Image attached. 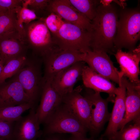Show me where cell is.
Here are the masks:
<instances>
[{"mask_svg": "<svg viewBox=\"0 0 140 140\" xmlns=\"http://www.w3.org/2000/svg\"><path fill=\"white\" fill-rule=\"evenodd\" d=\"M119 10L114 4L97 6L96 14L91 21L90 48L92 50L113 54L115 52L114 40L116 34Z\"/></svg>", "mask_w": 140, "mask_h": 140, "instance_id": "1", "label": "cell"}, {"mask_svg": "<svg viewBox=\"0 0 140 140\" xmlns=\"http://www.w3.org/2000/svg\"><path fill=\"white\" fill-rule=\"evenodd\" d=\"M120 7L116 34L114 40L115 52L124 48L132 51L140 38V9Z\"/></svg>", "mask_w": 140, "mask_h": 140, "instance_id": "2", "label": "cell"}, {"mask_svg": "<svg viewBox=\"0 0 140 140\" xmlns=\"http://www.w3.org/2000/svg\"><path fill=\"white\" fill-rule=\"evenodd\" d=\"M23 26L22 40L38 58L42 60L57 47L43 18Z\"/></svg>", "mask_w": 140, "mask_h": 140, "instance_id": "3", "label": "cell"}, {"mask_svg": "<svg viewBox=\"0 0 140 140\" xmlns=\"http://www.w3.org/2000/svg\"><path fill=\"white\" fill-rule=\"evenodd\" d=\"M44 134H69L86 137L87 129L68 107L62 103L54 114L45 124Z\"/></svg>", "mask_w": 140, "mask_h": 140, "instance_id": "4", "label": "cell"}, {"mask_svg": "<svg viewBox=\"0 0 140 140\" xmlns=\"http://www.w3.org/2000/svg\"><path fill=\"white\" fill-rule=\"evenodd\" d=\"M42 60L39 58L27 60L18 72L11 78L21 85L31 101L36 104L40 99L45 80L42 76Z\"/></svg>", "mask_w": 140, "mask_h": 140, "instance_id": "5", "label": "cell"}, {"mask_svg": "<svg viewBox=\"0 0 140 140\" xmlns=\"http://www.w3.org/2000/svg\"><path fill=\"white\" fill-rule=\"evenodd\" d=\"M52 37L57 46L62 50L83 53L91 50V33L71 23L65 22Z\"/></svg>", "mask_w": 140, "mask_h": 140, "instance_id": "6", "label": "cell"}, {"mask_svg": "<svg viewBox=\"0 0 140 140\" xmlns=\"http://www.w3.org/2000/svg\"><path fill=\"white\" fill-rule=\"evenodd\" d=\"M84 53L65 50L57 47L42 59L45 80L52 79L57 73L75 63L82 61Z\"/></svg>", "mask_w": 140, "mask_h": 140, "instance_id": "7", "label": "cell"}, {"mask_svg": "<svg viewBox=\"0 0 140 140\" xmlns=\"http://www.w3.org/2000/svg\"><path fill=\"white\" fill-rule=\"evenodd\" d=\"M82 61L98 74L118 84L120 71L106 52L88 50L84 53Z\"/></svg>", "mask_w": 140, "mask_h": 140, "instance_id": "8", "label": "cell"}, {"mask_svg": "<svg viewBox=\"0 0 140 140\" xmlns=\"http://www.w3.org/2000/svg\"><path fill=\"white\" fill-rule=\"evenodd\" d=\"M45 81L42 88L40 102L36 112L40 124H45L62 102V97L54 88L51 79Z\"/></svg>", "mask_w": 140, "mask_h": 140, "instance_id": "9", "label": "cell"}, {"mask_svg": "<svg viewBox=\"0 0 140 140\" xmlns=\"http://www.w3.org/2000/svg\"><path fill=\"white\" fill-rule=\"evenodd\" d=\"M82 95L90 100L94 106L92 111L89 131L91 137L94 138L109 120L111 113L108 111V103L110 101L108 98L103 99L100 93L86 88Z\"/></svg>", "mask_w": 140, "mask_h": 140, "instance_id": "10", "label": "cell"}, {"mask_svg": "<svg viewBox=\"0 0 140 140\" xmlns=\"http://www.w3.org/2000/svg\"><path fill=\"white\" fill-rule=\"evenodd\" d=\"M82 88L79 86L71 92L62 97V102L89 131L93 104L89 99L82 94Z\"/></svg>", "mask_w": 140, "mask_h": 140, "instance_id": "11", "label": "cell"}, {"mask_svg": "<svg viewBox=\"0 0 140 140\" xmlns=\"http://www.w3.org/2000/svg\"><path fill=\"white\" fill-rule=\"evenodd\" d=\"M58 15L66 22L76 25L91 32V21L79 12L69 0H50L46 9Z\"/></svg>", "mask_w": 140, "mask_h": 140, "instance_id": "12", "label": "cell"}, {"mask_svg": "<svg viewBox=\"0 0 140 140\" xmlns=\"http://www.w3.org/2000/svg\"><path fill=\"white\" fill-rule=\"evenodd\" d=\"M35 107L30 109L26 116L14 122L12 140H37L42 135Z\"/></svg>", "mask_w": 140, "mask_h": 140, "instance_id": "13", "label": "cell"}, {"mask_svg": "<svg viewBox=\"0 0 140 140\" xmlns=\"http://www.w3.org/2000/svg\"><path fill=\"white\" fill-rule=\"evenodd\" d=\"M85 64L83 61L76 62L51 79L53 86L62 97L73 90L75 83L81 78Z\"/></svg>", "mask_w": 140, "mask_h": 140, "instance_id": "14", "label": "cell"}, {"mask_svg": "<svg viewBox=\"0 0 140 140\" xmlns=\"http://www.w3.org/2000/svg\"><path fill=\"white\" fill-rule=\"evenodd\" d=\"M118 90L116 94L114 104L107 128L101 137L110 139L119 130L125 112L126 87L122 79V74L120 72Z\"/></svg>", "mask_w": 140, "mask_h": 140, "instance_id": "15", "label": "cell"}, {"mask_svg": "<svg viewBox=\"0 0 140 140\" xmlns=\"http://www.w3.org/2000/svg\"><path fill=\"white\" fill-rule=\"evenodd\" d=\"M116 52L114 55L119 65L120 72L122 73L123 76L128 78V80L133 84L140 85L139 78L140 73V47L127 52L119 50Z\"/></svg>", "mask_w": 140, "mask_h": 140, "instance_id": "16", "label": "cell"}, {"mask_svg": "<svg viewBox=\"0 0 140 140\" xmlns=\"http://www.w3.org/2000/svg\"><path fill=\"white\" fill-rule=\"evenodd\" d=\"M11 78L10 80L0 84V107L33 102L20 82Z\"/></svg>", "mask_w": 140, "mask_h": 140, "instance_id": "17", "label": "cell"}, {"mask_svg": "<svg viewBox=\"0 0 140 140\" xmlns=\"http://www.w3.org/2000/svg\"><path fill=\"white\" fill-rule=\"evenodd\" d=\"M81 78L85 88L95 92L107 93L109 95L107 98L109 101L114 103L118 88L110 80L98 74L86 65L83 68Z\"/></svg>", "mask_w": 140, "mask_h": 140, "instance_id": "18", "label": "cell"}, {"mask_svg": "<svg viewBox=\"0 0 140 140\" xmlns=\"http://www.w3.org/2000/svg\"><path fill=\"white\" fill-rule=\"evenodd\" d=\"M122 78L126 87L125 112L119 130L140 117V85L133 84L123 76Z\"/></svg>", "mask_w": 140, "mask_h": 140, "instance_id": "19", "label": "cell"}, {"mask_svg": "<svg viewBox=\"0 0 140 140\" xmlns=\"http://www.w3.org/2000/svg\"><path fill=\"white\" fill-rule=\"evenodd\" d=\"M27 48L21 39L13 37L0 38V56L4 65L11 60L25 55Z\"/></svg>", "mask_w": 140, "mask_h": 140, "instance_id": "20", "label": "cell"}, {"mask_svg": "<svg viewBox=\"0 0 140 140\" xmlns=\"http://www.w3.org/2000/svg\"><path fill=\"white\" fill-rule=\"evenodd\" d=\"M12 37L22 39L15 10H8L0 16V38Z\"/></svg>", "mask_w": 140, "mask_h": 140, "instance_id": "21", "label": "cell"}, {"mask_svg": "<svg viewBox=\"0 0 140 140\" xmlns=\"http://www.w3.org/2000/svg\"><path fill=\"white\" fill-rule=\"evenodd\" d=\"M33 102L14 106L0 107V120L14 122L20 118L23 113L36 106Z\"/></svg>", "mask_w": 140, "mask_h": 140, "instance_id": "22", "label": "cell"}, {"mask_svg": "<svg viewBox=\"0 0 140 140\" xmlns=\"http://www.w3.org/2000/svg\"><path fill=\"white\" fill-rule=\"evenodd\" d=\"M132 121V124L118 130L109 140H140V117Z\"/></svg>", "mask_w": 140, "mask_h": 140, "instance_id": "23", "label": "cell"}, {"mask_svg": "<svg viewBox=\"0 0 140 140\" xmlns=\"http://www.w3.org/2000/svg\"><path fill=\"white\" fill-rule=\"evenodd\" d=\"M71 4L81 14L91 21L96 14V8L100 1L69 0Z\"/></svg>", "mask_w": 140, "mask_h": 140, "instance_id": "24", "label": "cell"}, {"mask_svg": "<svg viewBox=\"0 0 140 140\" xmlns=\"http://www.w3.org/2000/svg\"><path fill=\"white\" fill-rule=\"evenodd\" d=\"M25 55L14 59L8 61L3 68L0 75V84L14 75L27 59Z\"/></svg>", "mask_w": 140, "mask_h": 140, "instance_id": "25", "label": "cell"}, {"mask_svg": "<svg viewBox=\"0 0 140 140\" xmlns=\"http://www.w3.org/2000/svg\"><path fill=\"white\" fill-rule=\"evenodd\" d=\"M15 10L16 15L17 25L20 30L22 38L24 32V24L29 23L37 19V17L34 11L22 6L17 8Z\"/></svg>", "mask_w": 140, "mask_h": 140, "instance_id": "26", "label": "cell"}, {"mask_svg": "<svg viewBox=\"0 0 140 140\" xmlns=\"http://www.w3.org/2000/svg\"><path fill=\"white\" fill-rule=\"evenodd\" d=\"M44 20L52 36L57 34L65 22L58 15L52 12L45 18H44Z\"/></svg>", "mask_w": 140, "mask_h": 140, "instance_id": "27", "label": "cell"}, {"mask_svg": "<svg viewBox=\"0 0 140 140\" xmlns=\"http://www.w3.org/2000/svg\"><path fill=\"white\" fill-rule=\"evenodd\" d=\"M50 0H23L22 6L27 8L36 13L47 9Z\"/></svg>", "mask_w": 140, "mask_h": 140, "instance_id": "28", "label": "cell"}, {"mask_svg": "<svg viewBox=\"0 0 140 140\" xmlns=\"http://www.w3.org/2000/svg\"><path fill=\"white\" fill-rule=\"evenodd\" d=\"M14 122L0 120V140H12Z\"/></svg>", "mask_w": 140, "mask_h": 140, "instance_id": "29", "label": "cell"}, {"mask_svg": "<svg viewBox=\"0 0 140 140\" xmlns=\"http://www.w3.org/2000/svg\"><path fill=\"white\" fill-rule=\"evenodd\" d=\"M22 0H0V7L8 10H15L22 6Z\"/></svg>", "mask_w": 140, "mask_h": 140, "instance_id": "30", "label": "cell"}, {"mask_svg": "<svg viewBox=\"0 0 140 140\" xmlns=\"http://www.w3.org/2000/svg\"><path fill=\"white\" fill-rule=\"evenodd\" d=\"M64 134L53 133L44 134L43 133L37 140H65Z\"/></svg>", "mask_w": 140, "mask_h": 140, "instance_id": "31", "label": "cell"}, {"mask_svg": "<svg viewBox=\"0 0 140 140\" xmlns=\"http://www.w3.org/2000/svg\"><path fill=\"white\" fill-rule=\"evenodd\" d=\"M65 140H100L96 139L94 137H91L88 138L86 137L78 136L71 135L68 137L66 138Z\"/></svg>", "mask_w": 140, "mask_h": 140, "instance_id": "32", "label": "cell"}, {"mask_svg": "<svg viewBox=\"0 0 140 140\" xmlns=\"http://www.w3.org/2000/svg\"><path fill=\"white\" fill-rule=\"evenodd\" d=\"M4 65L3 61L0 56V75L2 72Z\"/></svg>", "mask_w": 140, "mask_h": 140, "instance_id": "33", "label": "cell"}, {"mask_svg": "<svg viewBox=\"0 0 140 140\" xmlns=\"http://www.w3.org/2000/svg\"><path fill=\"white\" fill-rule=\"evenodd\" d=\"M8 11L0 7V16L5 13Z\"/></svg>", "mask_w": 140, "mask_h": 140, "instance_id": "34", "label": "cell"}]
</instances>
